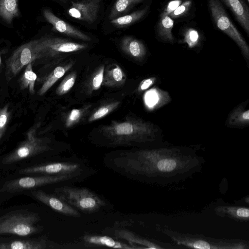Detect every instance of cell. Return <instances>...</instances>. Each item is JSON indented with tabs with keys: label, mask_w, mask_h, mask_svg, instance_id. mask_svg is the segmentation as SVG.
<instances>
[{
	"label": "cell",
	"mask_w": 249,
	"mask_h": 249,
	"mask_svg": "<svg viewBox=\"0 0 249 249\" xmlns=\"http://www.w3.org/2000/svg\"><path fill=\"white\" fill-rule=\"evenodd\" d=\"M192 1L188 0L181 3L169 16L172 18L180 17L185 15L190 9Z\"/></svg>",
	"instance_id": "4dcf8cb0"
},
{
	"label": "cell",
	"mask_w": 249,
	"mask_h": 249,
	"mask_svg": "<svg viewBox=\"0 0 249 249\" xmlns=\"http://www.w3.org/2000/svg\"><path fill=\"white\" fill-rule=\"evenodd\" d=\"M157 26L159 36L163 40L173 43L174 38L172 34L174 21L169 16H160Z\"/></svg>",
	"instance_id": "d6986e66"
},
{
	"label": "cell",
	"mask_w": 249,
	"mask_h": 249,
	"mask_svg": "<svg viewBox=\"0 0 249 249\" xmlns=\"http://www.w3.org/2000/svg\"><path fill=\"white\" fill-rule=\"evenodd\" d=\"M36 79V75L32 70V61L28 64L22 77L21 79V85L23 89L29 88L31 94L34 93V86Z\"/></svg>",
	"instance_id": "d4e9b609"
},
{
	"label": "cell",
	"mask_w": 249,
	"mask_h": 249,
	"mask_svg": "<svg viewBox=\"0 0 249 249\" xmlns=\"http://www.w3.org/2000/svg\"><path fill=\"white\" fill-rule=\"evenodd\" d=\"M199 41V35L197 31L193 28H189L184 35V42L189 48L196 46Z\"/></svg>",
	"instance_id": "f1b7e54d"
},
{
	"label": "cell",
	"mask_w": 249,
	"mask_h": 249,
	"mask_svg": "<svg viewBox=\"0 0 249 249\" xmlns=\"http://www.w3.org/2000/svg\"><path fill=\"white\" fill-rule=\"evenodd\" d=\"M101 0H88L79 2H72V5L68 10L71 17L89 24L96 19Z\"/></svg>",
	"instance_id": "30bf717a"
},
{
	"label": "cell",
	"mask_w": 249,
	"mask_h": 249,
	"mask_svg": "<svg viewBox=\"0 0 249 249\" xmlns=\"http://www.w3.org/2000/svg\"><path fill=\"white\" fill-rule=\"evenodd\" d=\"M105 72V66H100L93 73L91 76L89 82V86L92 90L99 89L103 84L104 75Z\"/></svg>",
	"instance_id": "83f0119b"
},
{
	"label": "cell",
	"mask_w": 249,
	"mask_h": 249,
	"mask_svg": "<svg viewBox=\"0 0 249 249\" xmlns=\"http://www.w3.org/2000/svg\"><path fill=\"white\" fill-rule=\"evenodd\" d=\"M8 108L7 105L0 108V141L4 134L9 119V113Z\"/></svg>",
	"instance_id": "1f68e13d"
},
{
	"label": "cell",
	"mask_w": 249,
	"mask_h": 249,
	"mask_svg": "<svg viewBox=\"0 0 249 249\" xmlns=\"http://www.w3.org/2000/svg\"><path fill=\"white\" fill-rule=\"evenodd\" d=\"M19 15L18 0H0V17L5 21L10 24Z\"/></svg>",
	"instance_id": "ffe728a7"
},
{
	"label": "cell",
	"mask_w": 249,
	"mask_h": 249,
	"mask_svg": "<svg viewBox=\"0 0 249 249\" xmlns=\"http://www.w3.org/2000/svg\"><path fill=\"white\" fill-rule=\"evenodd\" d=\"M247 103L243 102L235 107L229 114L226 124L230 127H241L249 124V109Z\"/></svg>",
	"instance_id": "e0dca14e"
},
{
	"label": "cell",
	"mask_w": 249,
	"mask_h": 249,
	"mask_svg": "<svg viewBox=\"0 0 249 249\" xmlns=\"http://www.w3.org/2000/svg\"><path fill=\"white\" fill-rule=\"evenodd\" d=\"M1 60H0V64Z\"/></svg>",
	"instance_id": "f35d334b"
},
{
	"label": "cell",
	"mask_w": 249,
	"mask_h": 249,
	"mask_svg": "<svg viewBox=\"0 0 249 249\" xmlns=\"http://www.w3.org/2000/svg\"><path fill=\"white\" fill-rule=\"evenodd\" d=\"M247 0V1H248V2H249V0Z\"/></svg>",
	"instance_id": "ab89813d"
},
{
	"label": "cell",
	"mask_w": 249,
	"mask_h": 249,
	"mask_svg": "<svg viewBox=\"0 0 249 249\" xmlns=\"http://www.w3.org/2000/svg\"><path fill=\"white\" fill-rule=\"evenodd\" d=\"M95 170L89 167L88 163L80 160H62L48 162L20 169L22 175L39 174L47 175L73 176L83 179L95 173Z\"/></svg>",
	"instance_id": "277c9868"
},
{
	"label": "cell",
	"mask_w": 249,
	"mask_h": 249,
	"mask_svg": "<svg viewBox=\"0 0 249 249\" xmlns=\"http://www.w3.org/2000/svg\"><path fill=\"white\" fill-rule=\"evenodd\" d=\"M43 15L46 19L59 33L84 41L91 40L89 36L58 18L49 9H44Z\"/></svg>",
	"instance_id": "5bb4252c"
},
{
	"label": "cell",
	"mask_w": 249,
	"mask_h": 249,
	"mask_svg": "<svg viewBox=\"0 0 249 249\" xmlns=\"http://www.w3.org/2000/svg\"><path fill=\"white\" fill-rule=\"evenodd\" d=\"M38 47L40 53L49 54L70 53L85 49L86 44L79 43L56 37H46L38 40Z\"/></svg>",
	"instance_id": "ba28073f"
},
{
	"label": "cell",
	"mask_w": 249,
	"mask_h": 249,
	"mask_svg": "<svg viewBox=\"0 0 249 249\" xmlns=\"http://www.w3.org/2000/svg\"><path fill=\"white\" fill-rule=\"evenodd\" d=\"M59 244L45 236L29 239H17L0 242V249H56Z\"/></svg>",
	"instance_id": "8fae6325"
},
{
	"label": "cell",
	"mask_w": 249,
	"mask_h": 249,
	"mask_svg": "<svg viewBox=\"0 0 249 249\" xmlns=\"http://www.w3.org/2000/svg\"><path fill=\"white\" fill-rule=\"evenodd\" d=\"M176 167V162L172 159L162 160L159 161L157 167L159 170L163 172H169L173 170Z\"/></svg>",
	"instance_id": "d6a6232c"
},
{
	"label": "cell",
	"mask_w": 249,
	"mask_h": 249,
	"mask_svg": "<svg viewBox=\"0 0 249 249\" xmlns=\"http://www.w3.org/2000/svg\"><path fill=\"white\" fill-rule=\"evenodd\" d=\"M31 194L35 199L60 214L73 217L81 216L77 209L55 194H48L41 190H34Z\"/></svg>",
	"instance_id": "9c48e42d"
},
{
	"label": "cell",
	"mask_w": 249,
	"mask_h": 249,
	"mask_svg": "<svg viewBox=\"0 0 249 249\" xmlns=\"http://www.w3.org/2000/svg\"><path fill=\"white\" fill-rule=\"evenodd\" d=\"M231 10L247 34L249 35V9L244 0H222Z\"/></svg>",
	"instance_id": "9a60e30c"
},
{
	"label": "cell",
	"mask_w": 249,
	"mask_h": 249,
	"mask_svg": "<svg viewBox=\"0 0 249 249\" xmlns=\"http://www.w3.org/2000/svg\"><path fill=\"white\" fill-rule=\"evenodd\" d=\"M181 0H173L170 1L160 16H169L181 3Z\"/></svg>",
	"instance_id": "836d02e7"
},
{
	"label": "cell",
	"mask_w": 249,
	"mask_h": 249,
	"mask_svg": "<svg viewBox=\"0 0 249 249\" xmlns=\"http://www.w3.org/2000/svg\"><path fill=\"white\" fill-rule=\"evenodd\" d=\"M125 75L121 67L114 64L104 72L103 85L109 87H118L124 84Z\"/></svg>",
	"instance_id": "ac0fdd59"
},
{
	"label": "cell",
	"mask_w": 249,
	"mask_h": 249,
	"mask_svg": "<svg viewBox=\"0 0 249 249\" xmlns=\"http://www.w3.org/2000/svg\"><path fill=\"white\" fill-rule=\"evenodd\" d=\"M193 246L194 248L197 249H208L210 248L209 244L208 243L202 241H199L195 242L194 244H193Z\"/></svg>",
	"instance_id": "d590c367"
},
{
	"label": "cell",
	"mask_w": 249,
	"mask_h": 249,
	"mask_svg": "<svg viewBox=\"0 0 249 249\" xmlns=\"http://www.w3.org/2000/svg\"><path fill=\"white\" fill-rule=\"evenodd\" d=\"M237 215L239 217H249V210L246 208H240L237 210Z\"/></svg>",
	"instance_id": "8d00e7d4"
},
{
	"label": "cell",
	"mask_w": 249,
	"mask_h": 249,
	"mask_svg": "<svg viewBox=\"0 0 249 249\" xmlns=\"http://www.w3.org/2000/svg\"><path fill=\"white\" fill-rule=\"evenodd\" d=\"M123 51L136 60H142L146 53V48L140 40L131 36H125L121 41Z\"/></svg>",
	"instance_id": "2e32d148"
},
{
	"label": "cell",
	"mask_w": 249,
	"mask_h": 249,
	"mask_svg": "<svg viewBox=\"0 0 249 249\" xmlns=\"http://www.w3.org/2000/svg\"><path fill=\"white\" fill-rule=\"evenodd\" d=\"M53 150L50 145V141L37 138L35 132L32 130L28 132L27 139L6 155L1 162L3 164H10Z\"/></svg>",
	"instance_id": "52a82bcc"
},
{
	"label": "cell",
	"mask_w": 249,
	"mask_h": 249,
	"mask_svg": "<svg viewBox=\"0 0 249 249\" xmlns=\"http://www.w3.org/2000/svg\"><path fill=\"white\" fill-rule=\"evenodd\" d=\"M80 249L106 247L124 249H134L132 246L106 235L85 234L80 237Z\"/></svg>",
	"instance_id": "4fadbf2b"
},
{
	"label": "cell",
	"mask_w": 249,
	"mask_h": 249,
	"mask_svg": "<svg viewBox=\"0 0 249 249\" xmlns=\"http://www.w3.org/2000/svg\"><path fill=\"white\" fill-rule=\"evenodd\" d=\"M83 178L68 175H39L27 176L10 180L5 182L1 189V193H14L40 187L47 185L80 181Z\"/></svg>",
	"instance_id": "5b68a950"
},
{
	"label": "cell",
	"mask_w": 249,
	"mask_h": 249,
	"mask_svg": "<svg viewBox=\"0 0 249 249\" xmlns=\"http://www.w3.org/2000/svg\"><path fill=\"white\" fill-rule=\"evenodd\" d=\"M83 112V110L81 109H72L66 118L65 121L66 127L69 128L77 123L81 119Z\"/></svg>",
	"instance_id": "f546056e"
},
{
	"label": "cell",
	"mask_w": 249,
	"mask_h": 249,
	"mask_svg": "<svg viewBox=\"0 0 249 249\" xmlns=\"http://www.w3.org/2000/svg\"><path fill=\"white\" fill-rule=\"evenodd\" d=\"M145 102L150 108H155L167 102L168 95L166 92L157 89H151L145 95Z\"/></svg>",
	"instance_id": "7402d4cb"
},
{
	"label": "cell",
	"mask_w": 249,
	"mask_h": 249,
	"mask_svg": "<svg viewBox=\"0 0 249 249\" xmlns=\"http://www.w3.org/2000/svg\"><path fill=\"white\" fill-rule=\"evenodd\" d=\"M76 76L75 72H72L67 75L56 89L57 94L62 95L68 93L74 85Z\"/></svg>",
	"instance_id": "4316f807"
},
{
	"label": "cell",
	"mask_w": 249,
	"mask_h": 249,
	"mask_svg": "<svg viewBox=\"0 0 249 249\" xmlns=\"http://www.w3.org/2000/svg\"><path fill=\"white\" fill-rule=\"evenodd\" d=\"M155 80L156 78L153 77L143 80L138 87V91L142 92L146 90L154 83Z\"/></svg>",
	"instance_id": "e575fe53"
},
{
	"label": "cell",
	"mask_w": 249,
	"mask_h": 249,
	"mask_svg": "<svg viewBox=\"0 0 249 249\" xmlns=\"http://www.w3.org/2000/svg\"><path fill=\"white\" fill-rule=\"evenodd\" d=\"M40 53L37 41H33L18 48L10 61L9 67L11 73L17 74L25 65L32 60L35 54Z\"/></svg>",
	"instance_id": "7c38bea8"
},
{
	"label": "cell",
	"mask_w": 249,
	"mask_h": 249,
	"mask_svg": "<svg viewBox=\"0 0 249 249\" xmlns=\"http://www.w3.org/2000/svg\"><path fill=\"white\" fill-rule=\"evenodd\" d=\"M156 131L153 124L134 118L113 121L100 129L104 141L101 144L108 147L128 146L149 141Z\"/></svg>",
	"instance_id": "6da1fadb"
},
{
	"label": "cell",
	"mask_w": 249,
	"mask_h": 249,
	"mask_svg": "<svg viewBox=\"0 0 249 249\" xmlns=\"http://www.w3.org/2000/svg\"><path fill=\"white\" fill-rule=\"evenodd\" d=\"M39 214L27 210L11 211L0 216V235L14 234L27 236L40 232Z\"/></svg>",
	"instance_id": "7a4b0ae2"
},
{
	"label": "cell",
	"mask_w": 249,
	"mask_h": 249,
	"mask_svg": "<svg viewBox=\"0 0 249 249\" xmlns=\"http://www.w3.org/2000/svg\"><path fill=\"white\" fill-rule=\"evenodd\" d=\"M212 17L217 27L230 37L239 47L245 59L249 60V47L231 22L219 0H209Z\"/></svg>",
	"instance_id": "8992f818"
},
{
	"label": "cell",
	"mask_w": 249,
	"mask_h": 249,
	"mask_svg": "<svg viewBox=\"0 0 249 249\" xmlns=\"http://www.w3.org/2000/svg\"><path fill=\"white\" fill-rule=\"evenodd\" d=\"M59 0L60 2H63V3H66L68 1V0Z\"/></svg>",
	"instance_id": "74e56055"
},
{
	"label": "cell",
	"mask_w": 249,
	"mask_h": 249,
	"mask_svg": "<svg viewBox=\"0 0 249 249\" xmlns=\"http://www.w3.org/2000/svg\"><path fill=\"white\" fill-rule=\"evenodd\" d=\"M148 7L137 10L130 14L118 17L111 19L110 23L117 28H124L141 19L146 13Z\"/></svg>",
	"instance_id": "44dd1931"
},
{
	"label": "cell",
	"mask_w": 249,
	"mask_h": 249,
	"mask_svg": "<svg viewBox=\"0 0 249 249\" xmlns=\"http://www.w3.org/2000/svg\"><path fill=\"white\" fill-rule=\"evenodd\" d=\"M145 0H117L110 11L109 18L111 19L125 13L134 5Z\"/></svg>",
	"instance_id": "603a6c76"
},
{
	"label": "cell",
	"mask_w": 249,
	"mask_h": 249,
	"mask_svg": "<svg viewBox=\"0 0 249 249\" xmlns=\"http://www.w3.org/2000/svg\"><path fill=\"white\" fill-rule=\"evenodd\" d=\"M66 71L67 68L65 67L60 66L56 67L47 78L38 91V94L39 95L45 94L57 81L64 75Z\"/></svg>",
	"instance_id": "cb8c5ba5"
},
{
	"label": "cell",
	"mask_w": 249,
	"mask_h": 249,
	"mask_svg": "<svg viewBox=\"0 0 249 249\" xmlns=\"http://www.w3.org/2000/svg\"><path fill=\"white\" fill-rule=\"evenodd\" d=\"M53 192L68 204L85 213H96L107 206L104 199L87 188L59 186Z\"/></svg>",
	"instance_id": "3957f363"
},
{
	"label": "cell",
	"mask_w": 249,
	"mask_h": 249,
	"mask_svg": "<svg viewBox=\"0 0 249 249\" xmlns=\"http://www.w3.org/2000/svg\"><path fill=\"white\" fill-rule=\"evenodd\" d=\"M120 104V102L116 101L101 107L89 116V122H93L104 118L117 108Z\"/></svg>",
	"instance_id": "484cf974"
}]
</instances>
